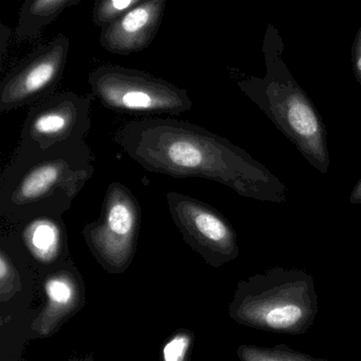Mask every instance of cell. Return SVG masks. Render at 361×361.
I'll list each match as a JSON object with an SVG mask.
<instances>
[{"instance_id": "obj_19", "label": "cell", "mask_w": 361, "mask_h": 361, "mask_svg": "<svg viewBox=\"0 0 361 361\" xmlns=\"http://www.w3.org/2000/svg\"><path fill=\"white\" fill-rule=\"evenodd\" d=\"M12 37V32L6 25L0 27V54H1V63L5 62V56L7 54L8 44Z\"/></svg>"}, {"instance_id": "obj_7", "label": "cell", "mask_w": 361, "mask_h": 361, "mask_svg": "<svg viewBox=\"0 0 361 361\" xmlns=\"http://www.w3.org/2000/svg\"><path fill=\"white\" fill-rule=\"evenodd\" d=\"M141 208L136 196L121 183H111L100 217L83 229L86 245L99 265L111 274L130 268L136 255Z\"/></svg>"}, {"instance_id": "obj_4", "label": "cell", "mask_w": 361, "mask_h": 361, "mask_svg": "<svg viewBox=\"0 0 361 361\" xmlns=\"http://www.w3.org/2000/svg\"><path fill=\"white\" fill-rule=\"evenodd\" d=\"M318 312L314 279L298 268H270L240 281L229 305L238 324L282 335L307 333Z\"/></svg>"}, {"instance_id": "obj_6", "label": "cell", "mask_w": 361, "mask_h": 361, "mask_svg": "<svg viewBox=\"0 0 361 361\" xmlns=\"http://www.w3.org/2000/svg\"><path fill=\"white\" fill-rule=\"evenodd\" d=\"M92 94L109 111L136 116H178L191 111L185 88L139 69L102 65L88 75Z\"/></svg>"}, {"instance_id": "obj_2", "label": "cell", "mask_w": 361, "mask_h": 361, "mask_svg": "<svg viewBox=\"0 0 361 361\" xmlns=\"http://www.w3.org/2000/svg\"><path fill=\"white\" fill-rule=\"evenodd\" d=\"M86 141L48 149L20 145L0 176V216L18 227L41 216L62 217L94 174Z\"/></svg>"}, {"instance_id": "obj_15", "label": "cell", "mask_w": 361, "mask_h": 361, "mask_svg": "<svg viewBox=\"0 0 361 361\" xmlns=\"http://www.w3.org/2000/svg\"><path fill=\"white\" fill-rule=\"evenodd\" d=\"M236 355L242 361H326L325 358H316L283 343L274 348L243 344L238 346Z\"/></svg>"}, {"instance_id": "obj_20", "label": "cell", "mask_w": 361, "mask_h": 361, "mask_svg": "<svg viewBox=\"0 0 361 361\" xmlns=\"http://www.w3.org/2000/svg\"><path fill=\"white\" fill-rule=\"evenodd\" d=\"M350 202L352 204H361V179L356 183L350 196Z\"/></svg>"}, {"instance_id": "obj_9", "label": "cell", "mask_w": 361, "mask_h": 361, "mask_svg": "<svg viewBox=\"0 0 361 361\" xmlns=\"http://www.w3.org/2000/svg\"><path fill=\"white\" fill-rule=\"evenodd\" d=\"M71 41L60 35L39 45L4 77L0 111L10 113L56 94L68 62Z\"/></svg>"}, {"instance_id": "obj_18", "label": "cell", "mask_w": 361, "mask_h": 361, "mask_svg": "<svg viewBox=\"0 0 361 361\" xmlns=\"http://www.w3.org/2000/svg\"><path fill=\"white\" fill-rule=\"evenodd\" d=\"M353 67L357 81L361 86V29H359L353 46Z\"/></svg>"}, {"instance_id": "obj_17", "label": "cell", "mask_w": 361, "mask_h": 361, "mask_svg": "<svg viewBox=\"0 0 361 361\" xmlns=\"http://www.w3.org/2000/svg\"><path fill=\"white\" fill-rule=\"evenodd\" d=\"M193 335L189 331H177L169 339L162 350V355L166 361H183L187 358L191 348Z\"/></svg>"}, {"instance_id": "obj_16", "label": "cell", "mask_w": 361, "mask_h": 361, "mask_svg": "<svg viewBox=\"0 0 361 361\" xmlns=\"http://www.w3.org/2000/svg\"><path fill=\"white\" fill-rule=\"evenodd\" d=\"M142 1L145 0H94L92 23L98 28H103L105 25Z\"/></svg>"}, {"instance_id": "obj_12", "label": "cell", "mask_w": 361, "mask_h": 361, "mask_svg": "<svg viewBox=\"0 0 361 361\" xmlns=\"http://www.w3.org/2000/svg\"><path fill=\"white\" fill-rule=\"evenodd\" d=\"M169 0H145L101 28L100 45L126 56L147 49L161 27Z\"/></svg>"}, {"instance_id": "obj_5", "label": "cell", "mask_w": 361, "mask_h": 361, "mask_svg": "<svg viewBox=\"0 0 361 361\" xmlns=\"http://www.w3.org/2000/svg\"><path fill=\"white\" fill-rule=\"evenodd\" d=\"M39 289V272L32 257L14 233L0 238V353L1 360H18L23 348L33 339L32 310Z\"/></svg>"}, {"instance_id": "obj_8", "label": "cell", "mask_w": 361, "mask_h": 361, "mask_svg": "<svg viewBox=\"0 0 361 361\" xmlns=\"http://www.w3.org/2000/svg\"><path fill=\"white\" fill-rule=\"evenodd\" d=\"M171 216L185 242L213 268L238 259V234L216 209L179 192L166 194Z\"/></svg>"}, {"instance_id": "obj_11", "label": "cell", "mask_w": 361, "mask_h": 361, "mask_svg": "<svg viewBox=\"0 0 361 361\" xmlns=\"http://www.w3.org/2000/svg\"><path fill=\"white\" fill-rule=\"evenodd\" d=\"M39 282L45 303L35 312L31 331L35 339H45L56 335L85 306L86 285L71 257L39 271Z\"/></svg>"}, {"instance_id": "obj_13", "label": "cell", "mask_w": 361, "mask_h": 361, "mask_svg": "<svg viewBox=\"0 0 361 361\" xmlns=\"http://www.w3.org/2000/svg\"><path fill=\"white\" fill-rule=\"evenodd\" d=\"M20 236L37 272L66 261L69 257L68 234L62 217L41 216L18 225Z\"/></svg>"}, {"instance_id": "obj_14", "label": "cell", "mask_w": 361, "mask_h": 361, "mask_svg": "<svg viewBox=\"0 0 361 361\" xmlns=\"http://www.w3.org/2000/svg\"><path fill=\"white\" fill-rule=\"evenodd\" d=\"M82 0H24L18 13L16 35L18 41H32L56 22L69 8L79 5Z\"/></svg>"}, {"instance_id": "obj_1", "label": "cell", "mask_w": 361, "mask_h": 361, "mask_svg": "<svg viewBox=\"0 0 361 361\" xmlns=\"http://www.w3.org/2000/svg\"><path fill=\"white\" fill-rule=\"evenodd\" d=\"M115 142L149 172L174 178L208 179L249 200L284 204L286 185L267 166L224 137L174 118L124 123Z\"/></svg>"}, {"instance_id": "obj_3", "label": "cell", "mask_w": 361, "mask_h": 361, "mask_svg": "<svg viewBox=\"0 0 361 361\" xmlns=\"http://www.w3.org/2000/svg\"><path fill=\"white\" fill-rule=\"evenodd\" d=\"M264 54L267 75L238 82L276 128L295 145L306 161L322 175L329 173L327 133L322 118L307 94L295 83L282 60L283 44L271 26L266 33Z\"/></svg>"}, {"instance_id": "obj_10", "label": "cell", "mask_w": 361, "mask_h": 361, "mask_svg": "<svg viewBox=\"0 0 361 361\" xmlns=\"http://www.w3.org/2000/svg\"><path fill=\"white\" fill-rule=\"evenodd\" d=\"M92 98L63 92L35 103L23 124L20 145L48 149L86 141L92 128Z\"/></svg>"}]
</instances>
